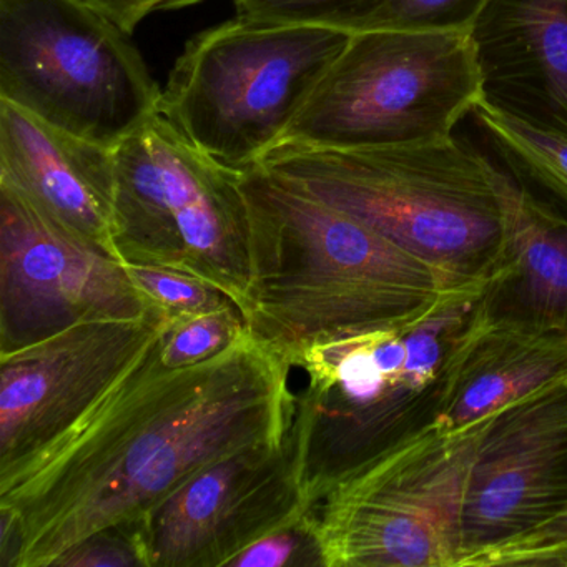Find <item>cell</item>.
I'll return each instance as SVG.
<instances>
[{
	"label": "cell",
	"mask_w": 567,
	"mask_h": 567,
	"mask_svg": "<svg viewBox=\"0 0 567 567\" xmlns=\"http://www.w3.org/2000/svg\"><path fill=\"white\" fill-rule=\"evenodd\" d=\"M168 321L65 433L0 473V566L51 567L95 534L128 537L212 464L285 440L290 361L247 330L210 360L167 367Z\"/></svg>",
	"instance_id": "cell-1"
},
{
	"label": "cell",
	"mask_w": 567,
	"mask_h": 567,
	"mask_svg": "<svg viewBox=\"0 0 567 567\" xmlns=\"http://www.w3.org/2000/svg\"><path fill=\"white\" fill-rule=\"evenodd\" d=\"M250 214L248 333L293 360L308 344L426 317L466 284L261 165Z\"/></svg>",
	"instance_id": "cell-2"
},
{
	"label": "cell",
	"mask_w": 567,
	"mask_h": 567,
	"mask_svg": "<svg viewBox=\"0 0 567 567\" xmlns=\"http://www.w3.org/2000/svg\"><path fill=\"white\" fill-rule=\"evenodd\" d=\"M260 165L461 281L486 284L496 267L494 164L454 135L350 151L284 142Z\"/></svg>",
	"instance_id": "cell-3"
},
{
	"label": "cell",
	"mask_w": 567,
	"mask_h": 567,
	"mask_svg": "<svg viewBox=\"0 0 567 567\" xmlns=\"http://www.w3.org/2000/svg\"><path fill=\"white\" fill-rule=\"evenodd\" d=\"M484 285L450 295L426 317L308 344L293 368L307 373L313 406L310 483L320 501L340 474L433 423L447 361Z\"/></svg>",
	"instance_id": "cell-4"
},
{
	"label": "cell",
	"mask_w": 567,
	"mask_h": 567,
	"mask_svg": "<svg viewBox=\"0 0 567 567\" xmlns=\"http://www.w3.org/2000/svg\"><path fill=\"white\" fill-rule=\"evenodd\" d=\"M111 238L127 265L204 280L248 310L250 214L241 177L158 109L114 148Z\"/></svg>",
	"instance_id": "cell-5"
},
{
	"label": "cell",
	"mask_w": 567,
	"mask_h": 567,
	"mask_svg": "<svg viewBox=\"0 0 567 567\" xmlns=\"http://www.w3.org/2000/svg\"><path fill=\"white\" fill-rule=\"evenodd\" d=\"M348 38L324 25L237 16L187 42L161 111L202 151L247 171L285 141Z\"/></svg>",
	"instance_id": "cell-6"
},
{
	"label": "cell",
	"mask_w": 567,
	"mask_h": 567,
	"mask_svg": "<svg viewBox=\"0 0 567 567\" xmlns=\"http://www.w3.org/2000/svg\"><path fill=\"white\" fill-rule=\"evenodd\" d=\"M483 97L471 31L357 32L284 142L350 151L440 141Z\"/></svg>",
	"instance_id": "cell-7"
},
{
	"label": "cell",
	"mask_w": 567,
	"mask_h": 567,
	"mask_svg": "<svg viewBox=\"0 0 567 567\" xmlns=\"http://www.w3.org/2000/svg\"><path fill=\"white\" fill-rule=\"evenodd\" d=\"M494 416L420 431L331 481L315 506L323 567H457L471 467Z\"/></svg>",
	"instance_id": "cell-8"
},
{
	"label": "cell",
	"mask_w": 567,
	"mask_h": 567,
	"mask_svg": "<svg viewBox=\"0 0 567 567\" xmlns=\"http://www.w3.org/2000/svg\"><path fill=\"white\" fill-rule=\"evenodd\" d=\"M0 101L115 148L161 109L162 89L85 0H0Z\"/></svg>",
	"instance_id": "cell-9"
},
{
	"label": "cell",
	"mask_w": 567,
	"mask_h": 567,
	"mask_svg": "<svg viewBox=\"0 0 567 567\" xmlns=\"http://www.w3.org/2000/svg\"><path fill=\"white\" fill-rule=\"evenodd\" d=\"M313 406L298 394L280 444L238 451L188 481L128 537L145 567H224L317 506L310 483Z\"/></svg>",
	"instance_id": "cell-10"
},
{
	"label": "cell",
	"mask_w": 567,
	"mask_h": 567,
	"mask_svg": "<svg viewBox=\"0 0 567 567\" xmlns=\"http://www.w3.org/2000/svg\"><path fill=\"white\" fill-rule=\"evenodd\" d=\"M164 310L117 257L65 230L0 184V353L89 320Z\"/></svg>",
	"instance_id": "cell-11"
},
{
	"label": "cell",
	"mask_w": 567,
	"mask_h": 567,
	"mask_svg": "<svg viewBox=\"0 0 567 567\" xmlns=\"http://www.w3.org/2000/svg\"><path fill=\"white\" fill-rule=\"evenodd\" d=\"M172 315L81 321L0 353V473L69 430L137 360Z\"/></svg>",
	"instance_id": "cell-12"
},
{
	"label": "cell",
	"mask_w": 567,
	"mask_h": 567,
	"mask_svg": "<svg viewBox=\"0 0 567 567\" xmlns=\"http://www.w3.org/2000/svg\"><path fill=\"white\" fill-rule=\"evenodd\" d=\"M567 504V380L499 411L471 467L461 519V559L527 536Z\"/></svg>",
	"instance_id": "cell-13"
},
{
	"label": "cell",
	"mask_w": 567,
	"mask_h": 567,
	"mask_svg": "<svg viewBox=\"0 0 567 567\" xmlns=\"http://www.w3.org/2000/svg\"><path fill=\"white\" fill-rule=\"evenodd\" d=\"M0 184L65 230L114 255V148L0 101Z\"/></svg>",
	"instance_id": "cell-14"
},
{
	"label": "cell",
	"mask_w": 567,
	"mask_h": 567,
	"mask_svg": "<svg viewBox=\"0 0 567 567\" xmlns=\"http://www.w3.org/2000/svg\"><path fill=\"white\" fill-rule=\"evenodd\" d=\"M471 34L484 101L567 135V0H487Z\"/></svg>",
	"instance_id": "cell-15"
},
{
	"label": "cell",
	"mask_w": 567,
	"mask_h": 567,
	"mask_svg": "<svg viewBox=\"0 0 567 567\" xmlns=\"http://www.w3.org/2000/svg\"><path fill=\"white\" fill-rule=\"evenodd\" d=\"M563 380L567 333L493 320L477 300L447 361L440 403L427 427L463 430Z\"/></svg>",
	"instance_id": "cell-16"
},
{
	"label": "cell",
	"mask_w": 567,
	"mask_h": 567,
	"mask_svg": "<svg viewBox=\"0 0 567 567\" xmlns=\"http://www.w3.org/2000/svg\"><path fill=\"white\" fill-rule=\"evenodd\" d=\"M503 245L480 305L493 320L567 333V217L493 165Z\"/></svg>",
	"instance_id": "cell-17"
},
{
	"label": "cell",
	"mask_w": 567,
	"mask_h": 567,
	"mask_svg": "<svg viewBox=\"0 0 567 567\" xmlns=\"http://www.w3.org/2000/svg\"><path fill=\"white\" fill-rule=\"evenodd\" d=\"M255 21L324 25L347 34L371 31H471L487 0H234Z\"/></svg>",
	"instance_id": "cell-18"
},
{
	"label": "cell",
	"mask_w": 567,
	"mask_h": 567,
	"mask_svg": "<svg viewBox=\"0 0 567 567\" xmlns=\"http://www.w3.org/2000/svg\"><path fill=\"white\" fill-rule=\"evenodd\" d=\"M473 115L509 174L567 208V135L529 124L484 99Z\"/></svg>",
	"instance_id": "cell-19"
},
{
	"label": "cell",
	"mask_w": 567,
	"mask_h": 567,
	"mask_svg": "<svg viewBox=\"0 0 567 567\" xmlns=\"http://www.w3.org/2000/svg\"><path fill=\"white\" fill-rule=\"evenodd\" d=\"M247 333L244 311L235 301L202 313L172 317L162 341L167 367L202 363L230 348Z\"/></svg>",
	"instance_id": "cell-20"
},
{
	"label": "cell",
	"mask_w": 567,
	"mask_h": 567,
	"mask_svg": "<svg viewBox=\"0 0 567 567\" xmlns=\"http://www.w3.org/2000/svg\"><path fill=\"white\" fill-rule=\"evenodd\" d=\"M124 265L137 287L172 317L217 310L234 301L224 291L190 275L148 265Z\"/></svg>",
	"instance_id": "cell-21"
},
{
	"label": "cell",
	"mask_w": 567,
	"mask_h": 567,
	"mask_svg": "<svg viewBox=\"0 0 567 567\" xmlns=\"http://www.w3.org/2000/svg\"><path fill=\"white\" fill-rule=\"evenodd\" d=\"M323 566L315 507L310 513L261 537L241 550L228 567Z\"/></svg>",
	"instance_id": "cell-22"
},
{
	"label": "cell",
	"mask_w": 567,
	"mask_h": 567,
	"mask_svg": "<svg viewBox=\"0 0 567 567\" xmlns=\"http://www.w3.org/2000/svg\"><path fill=\"white\" fill-rule=\"evenodd\" d=\"M474 566H567V504L546 526L484 554Z\"/></svg>",
	"instance_id": "cell-23"
},
{
	"label": "cell",
	"mask_w": 567,
	"mask_h": 567,
	"mask_svg": "<svg viewBox=\"0 0 567 567\" xmlns=\"http://www.w3.org/2000/svg\"><path fill=\"white\" fill-rule=\"evenodd\" d=\"M58 567L142 566L134 544L118 530H104L72 547Z\"/></svg>",
	"instance_id": "cell-24"
},
{
	"label": "cell",
	"mask_w": 567,
	"mask_h": 567,
	"mask_svg": "<svg viewBox=\"0 0 567 567\" xmlns=\"http://www.w3.org/2000/svg\"><path fill=\"white\" fill-rule=\"evenodd\" d=\"M85 2L132 38L142 21L154 12L177 11V9L200 4L204 0H85Z\"/></svg>",
	"instance_id": "cell-25"
}]
</instances>
